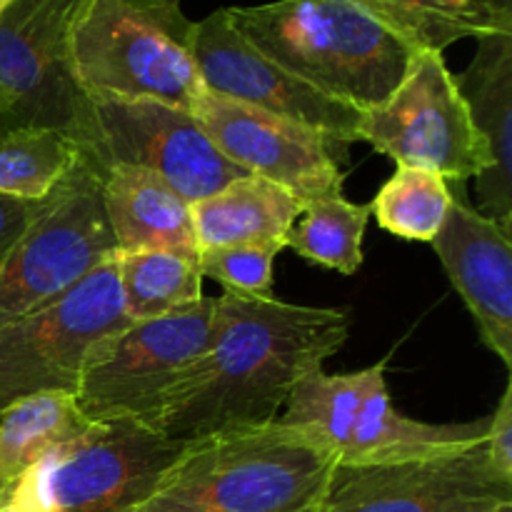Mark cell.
<instances>
[{"label":"cell","instance_id":"cell-33","mask_svg":"<svg viewBox=\"0 0 512 512\" xmlns=\"http://www.w3.org/2000/svg\"><path fill=\"white\" fill-rule=\"evenodd\" d=\"M10 3H13V0H0V15H3L5 10H8Z\"/></svg>","mask_w":512,"mask_h":512},{"label":"cell","instance_id":"cell-20","mask_svg":"<svg viewBox=\"0 0 512 512\" xmlns=\"http://www.w3.org/2000/svg\"><path fill=\"white\" fill-rule=\"evenodd\" d=\"M73 393H38L0 415V465L20 480L55 450L93 428Z\"/></svg>","mask_w":512,"mask_h":512},{"label":"cell","instance_id":"cell-29","mask_svg":"<svg viewBox=\"0 0 512 512\" xmlns=\"http://www.w3.org/2000/svg\"><path fill=\"white\" fill-rule=\"evenodd\" d=\"M415 3L425 5L430 10H438V13H450V15H463L473 13L480 5V0H415Z\"/></svg>","mask_w":512,"mask_h":512},{"label":"cell","instance_id":"cell-11","mask_svg":"<svg viewBox=\"0 0 512 512\" xmlns=\"http://www.w3.org/2000/svg\"><path fill=\"white\" fill-rule=\"evenodd\" d=\"M80 5L83 0H13L0 15V135L45 128L85 148L90 100L68 60V30Z\"/></svg>","mask_w":512,"mask_h":512},{"label":"cell","instance_id":"cell-16","mask_svg":"<svg viewBox=\"0 0 512 512\" xmlns=\"http://www.w3.org/2000/svg\"><path fill=\"white\" fill-rule=\"evenodd\" d=\"M512 235L480 213L463 193H450L448 218L433 250L450 285L473 315L480 340L512 370Z\"/></svg>","mask_w":512,"mask_h":512},{"label":"cell","instance_id":"cell-5","mask_svg":"<svg viewBox=\"0 0 512 512\" xmlns=\"http://www.w3.org/2000/svg\"><path fill=\"white\" fill-rule=\"evenodd\" d=\"M385 370L388 358L355 373L315 370L295 385L278 420L318 440L338 468L463 453L485 443L490 415L475 423L435 425L400 413Z\"/></svg>","mask_w":512,"mask_h":512},{"label":"cell","instance_id":"cell-4","mask_svg":"<svg viewBox=\"0 0 512 512\" xmlns=\"http://www.w3.org/2000/svg\"><path fill=\"white\" fill-rule=\"evenodd\" d=\"M195 23L180 0H83L68 60L88 100H155L190 110L203 90Z\"/></svg>","mask_w":512,"mask_h":512},{"label":"cell","instance_id":"cell-21","mask_svg":"<svg viewBox=\"0 0 512 512\" xmlns=\"http://www.w3.org/2000/svg\"><path fill=\"white\" fill-rule=\"evenodd\" d=\"M120 295L130 320L163 318L203 298L198 253L138 250L115 253Z\"/></svg>","mask_w":512,"mask_h":512},{"label":"cell","instance_id":"cell-8","mask_svg":"<svg viewBox=\"0 0 512 512\" xmlns=\"http://www.w3.org/2000/svg\"><path fill=\"white\" fill-rule=\"evenodd\" d=\"M215 298L163 315L130 320L85 363L75 400L90 420L130 418L153 428L170 390L213 348Z\"/></svg>","mask_w":512,"mask_h":512},{"label":"cell","instance_id":"cell-6","mask_svg":"<svg viewBox=\"0 0 512 512\" xmlns=\"http://www.w3.org/2000/svg\"><path fill=\"white\" fill-rule=\"evenodd\" d=\"M185 445L138 420H95L88 433L30 468L13 495L38 512H133Z\"/></svg>","mask_w":512,"mask_h":512},{"label":"cell","instance_id":"cell-18","mask_svg":"<svg viewBox=\"0 0 512 512\" xmlns=\"http://www.w3.org/2000/svg\"><path fill=\"white\" fill-rule=\"evenodd\" d=\"M103 210L118 253H198L190 203L150 170L133 165L105 168Z\"/></svg>","mask_w":512,"mask_h":512},{"label":"cell","instance_id":"cell-1","mask_svg":"<svg viewBox=\"0 0 512 512\" xmlns=\"http://www.w3.org/2000/svg\"><path fill=\"white\" fill-rule=\"evenodd\" d=\"M348 310L310 308L223 290L213 348L170 390L153 428L190 443L275 423L305 375L323 370L350 335Z\"/></svg>","mask_w":512,"mask_h":512},{"label":"cell","instance_id":"cell-15","mask_svg":"<svg viewBox=\"0 0 512 512\" xmlns=\"http://www.w3.org/2000/svg\"><path fill=\"white\" fill-rule=\"evenodd\" d=\"M193 50L203 88L308 125L335 145L358 143L363 113L328 98L260 53L230 23L225 8L195 23Z\"/></svg>","mask_w":512,"mask_h":512},{"label":"cell","instance_id":"cell-25","mask_svg":"<svg viewBox=\"0 0 512 512\" xmlns=\"http://www.w3.org/2000/svg\"><path fill=\"white\" fill-rule=\"evenodd\" d=\"M78 155V145L58 130L25 128L0 135V195L50 198Z\"/></svg>","mask_w":512,"mask_h":512},{"label":"cell","instance_id":"cell-24","mask_svg":"<svg viewBox=\"0 0 512 512\" xmlns=\"http://www.w3.org/2000/svg\"><path fill=\"white\" fill-rule=\"evenodd\" d=\"M450 193L448 180L435 170L398 165L370 203V215L395 238L433 243L448 218Z\"/></svg>","mask_w":512,"mask_h":512},{"label":"cell","instance_id":"cell-2","mask_svg":"<svg viewBox=\"0 0 512 512\" xmlns=\"http://www.w3.org/2000/svg\"><path fill=\"white\" fill-rule=\"evenodd\" d=\"M335 470L328 448L280 420L220 430L190 440L133 512H315Z\"/></svg>","mask_w":512,"mask_h":512},{"label":"cell","instance_id":"cell-28","mask_svg":"<svg viewBox=\"0 0 512 512\" xmlns=\"http://www.w3.org/2000/svg\"><path fill=\"white\" fill-rule=\"evenodd\" d=\"M485 450L495 468L512 478V385L500 395L493 415H490L488 435H485Z\"/></svg>","mask_w":512,"mask_h":512},{"label":"cell","instance_id":"cell-10","mask_svg":"<svg viewBox=\"0 0 512 512\" xmlns=\"http://www.w3.org/2000/svg\"><path fill=\"white\" fill-rule=\"evenodd\" d=\"M358 140L395 165L435 170L448 183L478 180L490 170L488 145L438 50H420L390 98L365 110Z\"/></svg>","mask_w":512,"mask_h":512},{"label":"cell","instance_id":"cell-31","mask_svg":"<svg viewBox=\"0 0 512 512\" xmlns=\"http://www.w3.org/2000/svg\"><path fill=\"white\" fill-rule=\"evenodd\" d=\"M0 512H38V510H33L28 503H23V500L15 498V495L10 493V498L5 500V503H0Z\"/></svg>","mask_w":512,"mask_h":512},{"label":"cell","instance_id":"cell-17","mask_svg":"<svg viewBox=\"0 0 512 512\" xmlns=\"http://www.w3.org/2000/svg\"><path fill=\"white\" fill-rule=\"evenodd\" d=\"M478 43L468 73L455 78L490 153V170L475 180L478 210L512 235V30Z\"/></svg>","mask_w":512,"mask_h":512},{"label":"cell","instance_id":"cell-3","mask_svg":"<svg viewBox=\"0 0 512 512\" xmlns=\"http://www.w3.org/2000/svg\"><path fill=\"white\" fill-rule=\"evenodd\" d=\"M225 13L260 53L360 113L385 103L420 53L353 0H275Z\"/></svg>","mask_w":512,"mask_h":512},{"label":"cell","instance_id":"cell-30","mask_svg":"<svg viewBox=\"0 0 512 512\" xmlns=\"http://www.w3.org/2000/svg\"><path fill=\"white\" fill-rule=\"evenodd\" d=\"M15 483H18V480L10 478L8 470H5L3 465H0V503H5V500L10 498V493H13Z\"/></svg>","mask_w":512,"mask_h":512},{"label":"cell","instance_id":"cell-35","mask_svg":"<svg viewBox=\"0 0 512 512\" xmlns=\"http://www.w3.org/2000/svg\"><path fill=\"white\" fill-rule=\"evenodd\" d=\"M0 265H3V263H0Z\"/></svg>","mask_w":512,"mask_h":512},{"label":"cell","instance_id":"cell-12","mask_svg":"<svg viewBox=\"0 0 512 512\" xmlns=\"http://www.w3.org/2000/svg\"><path fill=\"white\" fill-rule=\"evenodd\" d=\"M83 153L103 170L110 165L150 170L188 203L248 175L210 143L190 110L155 100H90Z\"/></svg>","mask_w":512,"mask_h":512},{"label":"cell","instance_id":"cell-22","mask_svg":"<svg viewBox=\"0 0 512 512\" xmlns=\"http://www.w3.org/2000/svg\"><path fill=\"white\" fill-rule=\"evenodd\" d=\"M370 220V203H350L343 195L303 205L298 220L285 235V248L308 263L355 275L363 265V238Z\"/></svg>","mask_w":512,"mask_h":512},{"label":"cell","instance_id":"cell-34","mask_svg":"<svg viewBox=\"0 0 512 512\" xmlns=\"http://www.w3.org/2000/svg\"><path fill=\"white\" fill-rule=\"evenodd\" d=\"M0 113H3V100H0Z\"/></svg>","mask_w":512,"mask_h":512},{"label":"cell","instance_id":"cell-9","mask_svg":"<svg viewBox=\"0 0 512 512\" xmlns=\"http://www.w3.org/2000/svg\"><path fill=\"white\" fill-rule=\"evenodd\" d=\"M100 163L80 150L33 228L0 265V330L48 305L115 255Z\"/></svg>","mask_w":512,"mask_h":512},{"label":"cell","instance_id":"cell-19","mask_svg":"<svg viewBox=\"0 0 512 512\" xmlns=\"http://www.w3.org/2000/svg\"><path fill=\"white\" fill-rule=\"evenodd\" d=\"M303 203L258 175L233 180L213 195L190 203L198 250L220 245H278L298 220Z\"/></svg>","mask_w":512,"mask_h":512},{"label":"cell","instance_id":"cell-32","mask_svg":"<svg viewBox=\"0 0 512 512\" xmlns=\"http://www.w3.org/2000/svg\"><path fill=\"white\" fill-rule=\"evenodd\" d=\"M483 512H512V503H503V505H498V508H490Z\"/></svg>","mask_w":512,"mask_h":512},{"label":"cell","instance_id":"cell-23","mask_svg":"<svg viewBox=\"0 0 512 512\" xmlns=\"http://www.w3.org/2000/svg\"><path fill=\"white\" fill-rule=\"evenodd\" d=\"M353 3L418 50L443 53L448 45L463 38H483L490 33L512 30L508 3L498 5L495 0H480L473 13L463 15L438 13L415 0H353Z\"/></svg>","mask_w":512,"mask_h":512},{"label":"cell","instance_id":"cell-13","mask_svg":"<svg viewBox=\"0 0 512 512\" xmlns=\"http://www.w3.org/2000/svg\"><path fill=\"white\" fill-rule=\"evenodd\" d=\"M512 503L485 443L463 453L338 468L315 512H483Z\"/></svg>","mask_w":512,"mask_h":512},{"label":"cell","instance_id":"cell-27","mask_svg":"<svg viewBox=\"0 0 512 512\" xmlns=\"http://www.w3.org/2000/svg\"><path fill=\"white\" fill-rule=\"evenodd\" d=\"M50 198L45 200H23L0 195V263L15 250V245L28 235L35 220L48 208Z\"/></svg>","mask_w":512,"mask_h":512},{"label":"cell","instance_id":"cell-7","mask_svg":"<svg viewBox=\"0 0 512 512\" xmlns=\"http://www.w3.org/2000/svg\"><path fill=\"white\" fill-rule=\"evenodd\" d=\"M128 323L110 255L48 305L0 330V415L30 395H75L93 350Z\"/></svg>","mask_w":512,"mask_h":512},{"label":"cell","instance_id":"cell-14","mask_svg":"<svg viewBox=\"0 0 512 512\" xmlns=\"http://www.w3.org/2000/svg\"><path fill=\"white\" fill-rule=\"evenodd\" d=\"M190 113L230 163L280 185L303 205L343 195L335 143L318 130L208 88L200 90Z\"/></svg>","mask_w":512,"mask_h":512},{"label":"cell","instance_id":"cell-26","mask_svg":"<svg viewBox=\"0 0 512 512\" xmlns=\"http://www.w3.org/2000/svg\"><path fill=\"white\" fill-rule=\"evenodd\" d=\"M280 250L278 245H220L198 250V265L203 278H213L228 293L268 298Z\"/></svg>","mask_w":512,"mask_h":512}]
</instances>
